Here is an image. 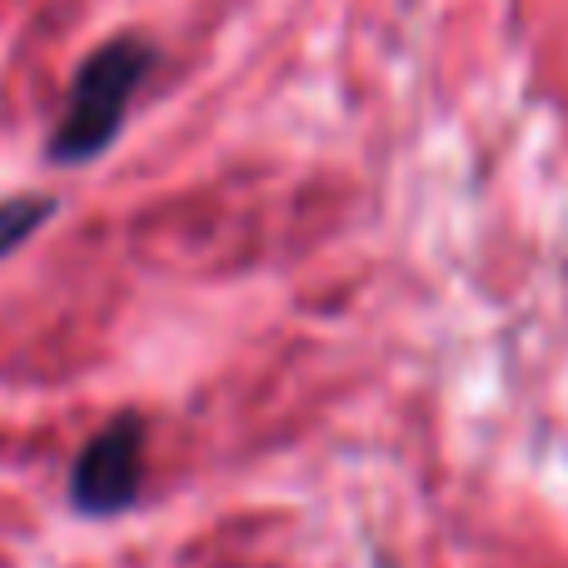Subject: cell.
I'll list each match as a JSON object with an SVG mask.
<instances>
[{
    "label": "cell",
    "mask_w": 568,
    "mask_h": 568,
    "mask_svg": "<svg viewBox=\"0 0 568 568\" xmlns=\"http://www.w3.org/2000/svg\"><path fill=\"white\" fill-rule=\"evenodd\" d=\"M150 65H155V50L140 36H115L100 50H90L75 85H70L65 115H60L55 135H50V160L55 165L95 160L120 135V120H125L135 90L145 85Z\"/></svg>",
    "instance_id": "6da1fadb"
},
{
    "label": "cell",
    "mask_w": 568,
    "mask_h": 568,
    "mask_svg": "<svg viewBox=\"0 0 568 568\" xmlns=\"http://www.w3.org/2000/svg\"><path fill=\"white\" fill-rule=\"evenodd\" d=\"M140 474H145V429L140 419L120 414L80 449L75 469H70V499L85 514H120L135 504Z\"/></svg>",
    "instance_id": "7a4b0ae2"
},
{
    "label": "cell",
    "mask_w": 568,
    "mask_h": 568,
    "mask_svg": "<svg viewBox=\"0 0 568 568\" xmlns=\"http://www.w3.org/2000/svg\"><path fill=\"white\" fill-rule=\"evenodd\" d=\"M55 215V200H45V195H16V200H6L0 205V260L6 255H16L20 245H26L30 235H36L45 220Z\"/></svg>",
    "instance_id": "3957f363"
}]
</instances>
